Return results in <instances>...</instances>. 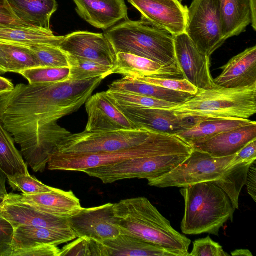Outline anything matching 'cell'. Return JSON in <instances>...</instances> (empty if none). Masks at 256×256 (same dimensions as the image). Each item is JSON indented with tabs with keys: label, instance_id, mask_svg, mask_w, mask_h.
I'll return each instance as SVG.
<instances>
[{
	"label": "cell",
	"instance_id": "6da1fadb",
	"mask_svg": "<svg viewBox=\"0 0 256 256\" xmlns=\"http://www.w3.org/2000/svg\"><path fill=\"white\" fill-rule=\"evenodd\" d=\"M86 102L79 81L18 84L0 96V120L34 172H43L62 140L71 132L58 120Z\"/></svg>",
	"mask_w": 256,
	"mask_h": 256
},
{
	"label": "cell",
	"instance_id": "7a4b0ae2",
	"mask_svg": "<svg viewBox=\"0 0 256 256\" xmlns=\"http://www.w3.org/2000/svg\"><path fill=\"white\" fill-rule=\"evenodd\" d=\"M114 211L120 234L188 256L191 240L175 230L147 198L121 200L114 204Z\"/></svg>",
	"mask_w": 256,
	"mask_h": 256
},
{
	"label": "cell",
	"instance_id": "3957f363",
	"mask_svg": "<svg viewBox=\"0 0 256 256\" xmlns=\"http://www.w3.org/2000/svg\"><path fill=\"white\" fill-rule=\"evenodd\" d=\"M104 35L116 54L126 52L146 58L182 76L176 58L174 36L166 30L142 18H128Z\"/></svg>",
	"mask_w": 256,
	"mask_h": 256
},
{
	"label": "cell",
	"instance_id": "277c9868",
	"mask_svg": "<svg viewBox=\"0 0 256 256\" xmlns=\"http://www.w3.org/2000/svg\"><path fill=\"white\" fill-rule=\"evenodd\" d=\"M192 148L176 135L152 132L144 143L128 148L112 152L87 154L54 152L48 168L50 170L83 172L84 170L130 159L154 156L191 154Z\"/></svg>",
	"mask_w": 256,
	"mask_h": 256
},
{
	"label": "cell",
	"instance_id": "5b68a950",
	"mask_svg": "<svg viewBox=\"0 0 256 256\" xmlns=\"http://www.w3.org/2000/svg\"><path fill=\"white\" fill-rule=\"evenodd\" d=\"M180 191L185 204L180 226L184 234L218 236L224 224L232 222L236 210L225 192L212 182L181 188Z\"/></svg>",
	"mask_w": 256,
	"mask_h": 256
},
{
	"label": "cell",
	"instance_id": "8992f818",
	"mask_svg": "<svg viewBox=\"0 0 256 256\" xmlns=\"http://www.w3.org/2000/svg\"><path fill=\"white\" fill-rule=\"evenodd\" d=\"M170 110L182 118L248 119L256 112V84L198 89L190 99Z\"/></svg>",
	"mask_w": 256,
	"mask_h": 256
},
{
	"label": "cell",
	"instance_id": "52a82bcc",
	"mask_svg": "<svg viewBox=\"0 0 256 256\" xmlns=\"http://www.w3.org/2000/svg\"><path fill=\"white\" fill-rule=\"evenodd\" d=\"M152 132L142 128L101 131L84 130L80 133L70 134L64 138L55 152L87 154L120 150L144 143Z\"/></svg>",
	"mask_w": 256,
	"mask_h": 256
},
{
	"label": "cell",
	"instance_id": "ba28073f",
	"mask_svg": "<svg viewBox=\"0 0 256 256\" xmlns=\"http://www.w3.org/2000/svg\"><path fill=\"white\" fill-rule=\"evenodd\" d=\"M190 154H164L132 158L88 168L83 172L100 179L106 184L126 179L145 178L148 180L168 172L185 160Z\"/></svg>",
	"mask_w": 256,
	"mask_h": 256
},
{
	"label": "cell",
	"instance_id": "9c48e42d",
	"mask_svg": "<svg viewBox=\"0 0 256 256\" xmlns=\"http://www.w3.org/2000/svg\"><path fill=\"white\" fill-rule=\"evenodd\" d=\"M234 154L216 158L193 150L185 160L170 172L148 180V184L160 188H183L216 180L222 176Z\"/></svg>",
	"mask_w": 256,
	"mask_h": 256
},
{
	"label": "cell",
	"instance_id": "30bf717a",
	"mask_svg": "<svg viewBox=\"0 0 256 256\" xmlns=\"http://www.w3.org/2000/svg\"><path fill=\"white\" fill-rule=\"evenodd\" d=\"M185 32L201 52L210 57L226 40L220 0H194L188 8Z\"/></svg>",
	"mask_w": 256,
	"mask_h": 256
},
{
	"label": "cell",
	"instance_id": "8fae6325",
	"mask_svg": "<svg viewBox=\"0 0 256 256\" xmlns=\"http://www.w3.org/2000/svg\"><path fill=\"white\" fill-rule=\"evenodd\" d=\"M70 229L76 238L103 243L120 234L114 211V204L83 208L68 218Z\"/></svg>",
	"mask_w": 256,
	"mask_h": 256
},
{
	"label": "cell",
	"instance_id": "7c38bea8",
	"mask_svg": "<svg viewBox=\"0 0 256 256\" xmlns=\"http://www.w3.org/2000/svg\"><path fill=\"white\" fill-rule=\"evenodd\" d=\"M176 60L182 74L198 89L210 90L218 86L210 71V58L201 52L186 32L174 38Z\"/></svg>",
	"mask_w": 256,
	"mask_h": 256
},
{
	"label": "cell",
	"instance_id": "4fadbf2b",
	"mask_svg": "<svg viewBox=\"0 0 256 256\" xmlns=\"http://www.w3.org/2000/svg\"><path fill=\"white\" fill-rule=\"evenodd\" d=\"M117 107L133 124L136 128L176 135L194 126L202 120L198 118H182L170 109L142 106Z\"/></svg>",
	"mask_w": 256,
	"mask_h": 256
},
{
	"label": "cell",
	"instance_id": "5bb4252c",
	"mask_svg": "<svg viewBox=\"0 0 256 256\" xmlns=\"http://www.w3.org/2000/svg\"><path fill=\"white\" fill-rule=\"evenodd\" d=\"M58 46L68 56L113 66L116 54L104 34L86 31L72 32L64 38Z\"/></svg>",
	"mask_w": 256,
	"mask_h": 256
},
{
	"label": "cell",
	"instance_id": "9a60e30c",
	"mask_svg": "<svg viewBox=\"0 0 256 256\" xmlns=\"http://www.w3.org/2000/svg\"><path fill=\"white\" fill-rule=\"evenodd\" d=\"M146 20L174 36L185 32L188 8L178 0H128Z\"/></svg>",
	"mask_w": 256,
	"mask_h": 256
},
{
	"label": "cell",
	"instance_id": "2e32d148",
	"mask_svg": "<svg viewBox=\"0 0 256 256\" xmlns=\"http://www.w3.org/2000/svg\"><path fill=\"white\" fill-rule=\"evenodd\" d=\"M0 216L14 228L20 226H31L59 230H71L68 219L46 214L24 203L8 193L0 203Z\"/></svg>",
	"mask_w": 256,
	"mask_h": 256
},
{
	"label": "cell",
	"instance_id": "e0dca14e",
	"mask_svg": "<svg viewBox=\"0 0 256 256\" xmlns=\"http://www.w3.org/2000/svg\"><path fill=\"white\" fill-rule=\"evenodd\" d=\"M88 131L136 129L133 124L114 104L106 92L91 96L86 102Z\"/></svg>",
	"mask_w": 256,
	"mask_h": 256
},
{
	"label": "cell",
	"instance_id": "ac0fdd59",
	"mask_svg": "<svg viewBox=\"0 0 256 256\" xmlns=\"http://www.w3.org/2000/svg\"><path fill=\"white\" fill-rule=\"evenodd\" d=\"M11 193L18 201L60 218L68 219L82 208L80 200L72 190L56 188L50 192L32 195Z\"/></svg>",
	"mask_w": 256,
	"mask_h": 256
},
{
	"label": "cell",
	"instance_id": "d6986e66",
	"mask_svg": "<svg viewBox=\"0 0 256 256\" xmlns=\"http://www.w3.org/2000/svg\"><path fill=\"white\" fill-rule=\"evenodd\" d=\"M78 14L92 26L103 30L128 19L124 0H73Z\"/></svg>",
	"mask_w": 256,
	"mask_h": 256
},
{
	"label": "cell",
	"instance_id": "ffe728a7",
	"mask_svg": "<svg viewBox=\"0 0 256 256\" xmlns=\"http://www.w3.org/2000/svg\"><path fill=\"white\" fill-rule=\"evenodd\" d=\"M214 82L220 87L234 88L256 84V46L246 48L220 68Z\"/></svg>",
	"mask_w": 256,
	"mask_h": 256
},
{
	"label": "cell",
	"instance_id": "44dd1931",
	"mask_svg": "<svg viewBox=\"0 0 256 256\" xmlns=\"http://www.w3.org/2000/svg\"><path fill=\"white\" fill-rule=\"evenodd\" d=\"M256 138V122L221 132L207 140L190 144L193 150L216 158L230 156Z\"/></svg>",
	"mask_w": 256,
	"mask_h": 256
},
{
	"label": "cell",
	"instance_id": "7402d4cb",
	"mask_svg": "<svg viewBox=\"0 0 256 256\" xmlns=\"http://www.w3.org/2000/svg\"><path fill=\"white\" fill-rule=\"evenodd\" d=\"M112 73L134 79L144 77L183 78L182 75L164 67L156 62L135 54L122 52L116 54Z\"/></svg>",
	"mask_w": 256,
	"mask_h": 256
},
{
	"label": "cell",
	"instance_id": "603a6c76",
	"mask_svg": "<svg viewBox=\"0 0 256 256\" xmlns=\"http://www.w3.org/2000/svg\"><path fill=\"white\" fill-rule=\"evenodd\" d=\"M64 36H55L50 29L16 24L0 23V43L24 47L40 44L58 46Z\"/></svg>",
	"mask_w": 256,
	"mask_h": 256
},
{
	"label": "cell",
	"instance_id": "cb8c5ba5",
	"mask_svg": "<svg viewBox=\"0 0 256 256\" xmlns=\"http://www.w3.org/2000/svg\"><path fill=\"white\" fill-rule=\"evenodd\" d=\"M76 238L72 230H59L31 226H20L14 228L12 250L40 244L58 246Z\"/></svg>",
	"mask_w": 256,
	"mask_h": 256
},
{
	"label": "cell",
	"instance_id": "d4e9b609",
	"mask_svg": "<svg viewBox=\"0 0 256 256\" xmlns=\"http://www.w3.org/2000/svg\"><path fill=\"white\" fill-rule=\"evenodd\" d=\"M102 245L103 256H182L178 252L124 234Z\"/></svg>",
	"mask_w": 256,
	"mask_h": 256
},
{
	"label": "cell",
	"instance_id": "484cf974",
	"mask_svg": "<svg viewBox=\"0 0 256 256\" xmlns=\"http://www.w3.org/2000/svg\"><path fill=\"white\" fill-rule=\"evenodd\" d=\"M16 16L25 24L50 28V18L58 9L56 0H8Z\"/></svg>",
	"mask_w": 256,
	"mask_h": 256
},
{
	"label": "cell",
	"instance_id": "4316f807",
	"mask_svg": "<svg viewBox=\"0 0 256 256\" xmlns=\"http://www.w3.org/2000/svg\"><path fill=\"white\" fill-rule=\"evenodd\" d=\"M109 90L126 92L154 98L178 104H182L194 95L164 88L128 77L112 82Z\"/></svg>",
	"mask_w": 256,
	"mask_h": 256
},
{
	"label": "cell",
	"instance_id": "83f0119b",
	"mask_svg": "<svg viewBox=\"0 0 256 256\" xmlns=\"http://www.w3.org/2000/svg\"><path fill=\"white\" fill-rule=\"evenodd\" d=\"M220 6L224 38L244 32L252 22L250 0H220Z\"/></svg>",
	"mask_w": 256,
	"mask_h": 256
},
{
	"label": "cell",
	"instance_id": "f1b7e54d",
	"mask_svg": "<svg viewBox=\"0 0 256 256\" xmlns=\"http://www.w3.org/2000/svg\"><path fill=\"white\" fill-rule=\"evenodd\" d=\"M256 122L249 119H204L176 135L190 146L194 142L207 140L221 132Z\"/></svg>",
	"mask_w": 256,
	"mask_h": 256
},
{
	"label": "cell",
	"instance_id": "f546056e",
	"mask_svg": "<svg viewBox=\"0 0 256 256\" xmlns=\"http://www.w3.org/2000/svg\"><path fill=\"white\" fill-rule=\"evenodd\" d=\"M14 142L0 120V168L7 176L29 174L28 165Z\"/></svg>",
	"mask_w": 256,
	"mask_h": 256
},
{
	"label": "cell",
	"instance_id": "4dcf8cb0",
	"mask_svg": "<svg viewBox=\"0 0 256 256\" xmlns=\"http://www.w3.org/2000/svg\"><path fill=\"white\" fill-rule=\"evenodd\" d=\"M254 162L228 165L222 176L212 182L227 194L235 210L238 208L239 196L246 184L249 168Z\"/></svg>",
	"mask_w": 256,
	"mask_h": 256
},
{
	"label": "cell",
	"instance_id": "1f68e13d",
	"mask_svg": "<svg viewBox=\"0 0 256 256\" xmlns=\"http://www.w3.org/2000/svg\"><path fill=\"white\" fill-rule=\"evenodd\" d=\"M27 48L36 58L39 67L70 68L68 54L58 46L40 44Z\"/></svg>",
	"mask_w": 256,
	"mask_h": 256
},
{
	"label": "cell",
	"instance_id": "d6a6232c",
	"mask_svg": "<svg viewBox=\"0 0 256 256\" xmlns=\"http://www.w3.org/2000/svg\"><path fill=\"white\" fill-rule=\"evenodd\" d=\"M106 92L111 101L118 106L170 109L178 105L176 104L142 95L109 89Z\"/></svg>",
	"mask_w": 256,
	"mask_h": 256
},
{
	"label": "cell",
	"instance_id": "836d02e7",
	"mask_svg": "<svg viewBox=\"0 0 256 256\" xmlns=\"http://www.w3.org/2000/svg\"><path fill=\"white\" fill-rule=\"evenodd\" d=\"M4 52L10 72L20 74L22 70L39 67V64L30 50L26 47L0 43Z\"/></svg>",
	"mask_w": 256,
	"mask_h": 256
},
{
	"label": "cell",
	"instance_id": "e575fe53",
	"mask_svg": "<svg viewBox=\"0 0 256 256\" xmlns=\"http://www.w3.org/2000/svg\"><path fill=\"white\" fill-rule=\"evenodd\" d=\"M68 56L70 66L69 80H80L100 76L107 77L112 74V66L70 56Z\"/></svg>",
	"mask_w": 256,
	"mask_h": 256
},
{
	"label": "cell",
	"instance_id": "d590c367",
	"mask_svg": "<svg viewBox=\"0 0 256 256\" xmlns=\"http://www.w3.org/2000/svg\"><path fill=\"white\" fill-rule=\"evenodd\" d=\"M70 68L37 67L22 70L20 74L29 84L64 82L70 79Z\"/></svg>",
	"mask_w": 256,
	"mask_h": 256
},
{
	"label": "cell",
	"instance_id": "8d00e7d4",
	"mask_svg": "<svg viewBox=\"0 0 256 256\" xmlns=\"http://www.w3.org/2000/svg\"><path fill=\"white\" fill-rule=\"evenodd\" d=\"M7 180L14 190L22 192L27 195H32L54 190V188L44 184L35 177L28 174H16L8 176Z\"/></svg>",
	"mask_w": 256,
	"mask_h": 256
},
{
	"label": "cell",
	"instance_id": "74e56055",
	"mask_svg": "<svg viewBox=\"0 0 256 256\" xmlns=\"http://www.w3.org/2000/svg\"><path fill=\"white\" fill-rule=\"evenodd\" d=\"M136 80L170 90L188 93L193 95L195 94L198 90V88L184 78L174 79L144 77Z\"/></svg>",
	"mask_w": 256,
	"mask_h": 256
},
{
	"label": "cell",
	"instance_id": "f35d334b",
	"mask_svg": "<svg viewBox=\"0 0 256 256\" xmlns=\"http://www.w3.org/2000/svg\"><path fill=\"white\" fill-rule=\"evenodd\" d=\"M190 256H228L222 247L214 241L210 236L198 239L193 242V248L188 254Z\"/></svg>",
	"mask_w": 256,
	"mask_h": 256
},
{
	"label": "cell",
	"instance_id": "ab89813d",
	"mask_svg": "<svg viewBox=\"0 0 256 256\" xmlns=\"http://www.w3.org/2000/svg\"><path fill=\"white\" fill-rule=\"evenodd\" d=\"M60 250L52 244H40L30 247L14 249L10 256H59Z\"/></svg>",
	"mask_w": 256,
	"mask_h": 256
},
{
	"label": "cell",
	"instance_id": "60d3db41",
	"mask_svg": "<svg viewBox=\"0 0 256 256\" xmlns=\"http://www.w3.org/2000/svg\"><path fill=\"white\" fill-rule=\"evenodd\" d=\"M13 235L11 224L0 216V256H10Z\"/></svg>",
	"mask_w": 256,
	"mask_h": 256
},
{
	"label": "cell",
	"instance_id": "b9f144b4",
	"mask_svg": "<svg viewBox=\"0 0 256 256\" xmlns=\"http://www.w3.org/2000/svg\"><path fill=\"white\" fill-rule=\"evenodd\" d=\"M91 256L90 241L81 238L66 245L60 250L59 256Z\"/></svg>",
	"mask_w": 256,
	"mask_h": 256
},
{
	"label": "cell",
	"instance_id": "7bdbcfd3",
	"mask_svg": "<svg viewBox=\"0 0 256 256\" xmlns=\"http://www.w3.org/2000/svg\"><path fill=\"white\" fill-rule=\"evenodd\" d=\"M256 160V138H254L246 144L235 154L228 165H234L245 162H254Z\"/></svg>",
	"mask_w": 256,
	"mask_h": 256
},
{
	"label": "cell",
	"instance_id": "ee69618b",
	"mask_svg": "<svg viewBox=\"0 0 256 256\" xmlns=\"http://www.w3.org/2000/svg\"><path fill=\"white\" fill-rule=\"evenodd\" d=\"M0 23L25 24L14 14L8 0H0Z\"/></svg>",
	"mask_w": 256,
	"mask_h": 256
},
{
	"label": "cell",
	"instance_id": "f6af8a7d",
	"mask_svg": "<svg viewBox=\"0 0 256 256\" xmlns=\"http://www.w3.org/2000/svg\"><path fill=\"white\" fill-rule=\"evenodd\" d=\"M256 160L250 165L246 178V184L248 192L253 200L256 202Z\"/></svg>",
	"mask_w": 256,
	"mask_h": 256
},
{
	"label": "cell",
	"instance_id": "bcb514c9",
	"mask_svg": "<svg viewBox=\"0 0 256 256\" xmlns=\"http://www.w3.org/2000/svg\"><path fill=\"white\" fill-rule=\"evenodd\" d=\"M14 87L12 80L0 76V96L10 92Z\"/></svg>",
	"mask_w": 256,
	"mask_h": 256
},
{
	"label": "cell",
	"instance_id": "7dc6e473",
	"mask_svg": "<svg viewBox=\"0 0 256 256\" xmlns=\"http://www.w3.org/2000/svg\"><path fill=\"white\" fill-rule=\"evenodd\" d=\"M6 180L7 176L0 168V203L8 194L6 186Z\"/></svg>",
	"mask_w": 256,
	"mask_h": 256
},
{
	"label": "cell",
	"instance_id": "c3c4849f",
	"mask_svg": "<svg viewBox=\"0 0 256 256\" xmlns=\"http://www.w3.org/2000/svg\"><path fill=\"white\" fill-rule=\"evenodd\" d=\"M10 72L7 59L4 52L0 48V73Z\"/></svg>",
	"mask_w": 256,
	"mask_h": 256
},
{
	"label": "cell",
	"instance_id": "681fc988",
	"mask_svg": "<svg viewBox=\"0 0 256 256\" xmlns=\"http://www.w3.org/2000/svg\"><path fill=\"white\" fill-rule=\"evenodd\" d=\"M252 14L251 24L254 30H256V0H250Z\"/></svg>",
	"mask_w": 256,
	"mask_h": 256
},
{
	"label": "cell",
	"instance_id": "f907efd6",
	"mask_svg": "<svg viewBox=\"0 0 256 256\" xmlns=\"http://www.w3.org/2000/svg\"><path fill=\"white\" fill-rule=\"evenodd\" d=\"M232 256H252V254L250 250L246 249H238L231 252Z\"/></svg>",
	"mask_w": 256,
	"mask_h": 256
},
{
	"label": "cell",
	"instance_id": "816d5d0a",
	"mask_svg": "<svg viewBox=\"0 0 256 256\" xmlns=\"http://www.w3.org/2000/svg\"><path fill=\"white\" fill-rule=\"evenodd\" d=\"M178 0L179 2H181L182 1L184 0Z\"/></svg>",
	"mask_w": 256,
	"mask_h": 256
}]
</instances>
